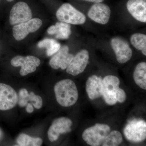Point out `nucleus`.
<instances>
[{
    "label": "nucleus",
    "instance_id": "obj_13",
    "mask_svg": "<svg viewBox=\"0 0 146 146\" xmlns=\"http://www.w3.org/2000/svg\"><path fill=\"white\" fill-rule=\"evenodd\" d=\"M68 46H63L52 57L49 61L50 67L54 70L60 68L61 70L67 69L74 58V56L69 53Z\"/></svg>",
    "mask_w": 146,
    "mask_h": 146
},
{
    "label": "nucleus",
    "instance_id": "obj_11",
    "mask_svg": "<svg viewBox=\"0 0 146 146\" xmlns=\"http://www.w3.org/2000/svg\"><path fill=\"white\" fill-rule=\"evenodd\" d=\"M111 45L119 63H126L131 58L132 50L128 43L124 39L121 37H114L111 39Z\"/></svg>",
    "mask_w": 146,
    "mask_h": 146
},
{
    "label": "nucleus",
    "instance_id": "obj_18",
    "mask_svg": "<svg viewBox=\"0 0 146 146\" xmlns=\"http://www.w3.org/2000/svg\"><path fill=\"white\" fill-rule=\"evenodd\" d=\"M135 83L141 89H146V63L141 62L136 66L133 72Z\"/></svg>",
    "mask_w": 146,
    "mask_h": 146
},
{
    "label": "nucleus",
    "instance_id": "obj_2",
    "mask_svg": "<svg viewBox=\"0 0 146 146\" xmlns=\"http://www.w3.org/2000/svg\"><path fill=\"white\" fill-rule=\"evenodd\" d=\"M57 20L60 22L74 25H80L86 22V16L70 4H63L56 13Z\"/></svg>",
    "mask_w": 146,
    "mask_h": 146
},
{
    "label": "nucleus",
    "instance_id": "obj_28",
    "mask_svg": "<svg viewBox=\"0 0 146 146\" xmlns=\"http://www.w3.org/2000/svg\"><path fill=\"white\" fill-rule=\"evenodd\" d=\"M6 1L9 2H12L13 1H14V0H6Z\"/></svg>",
    "mask_w": 146,
    "mask_h": 146
},
{
    "label": "nucleus",
    "instance_id": "obj_14",
    "mask_svg": "<svg viewBox=\"0 0 146 146\" xmlns=\"http://www.w3.org/2000/svg\"><path fill=\"white\" fill-rule=\"evenodd\" d=\"M111 14L110 8L106 5L96 3L89 9L88 16L93 21L99 24L105 25L108 23Z\"/></svg>",
    "mask_w": 146,
    "mask_h": 146
},
{
    "label": "nucleus",
    "instance_id": "obj_4",
    "mask_svg": "<svg viewBox=\"0 0 146 146\" xmlns=\"http://www.w3.org/2000/svg\"><path fill=\"white\" fill-rule=\"evenodd\" d=\"M128 140L138 143L145 141L146 138V123L143 120L133 119L129 122L124 130Z\"/></svg>",
    "mask_w": 146,
    "mask_h": 146
},
{
    "label": "nucleus",
    "instance_id": "obj_3",
    "mask_svg": "<svg viewBox=\"0 0 146 146\" xmlns=\"http://www.w3.org/2000/svg\"><path fill=\"white\" fill-rule=\"evenodd\" d=\"M110 131V128L107 125L97 123L84 131L82 134V138L90 145L100 146L102 145Z\"/></svg>",
    "mask_w": 146,
    "mask_h": 146
},
{
    "label": "nucleus",
    "instance_id": "obj_20",
    "mask_svg": "<svg viewBox=\"0 0 146 146\" xmlns=\"http://www.w3.org/2000/svg\"><path fill=\"white\" fill-rule=\"evenodd\" d=\"M16 142L21 146H40L43 143L41 138H33L25 133L20 134L16 139Z\"/></svg>",
    "mask_w": 146,
    "mask_h": 146
},
{
    "label": "nucleus",
    "instance_id": "obj_15",
    "mask_svg": "<svg viewBox=\"0 0 146 146\" xmlns=\"http://www.w3.org/2000/svg\"><path fill=\"white\" fill-rule=\"evenodd\" d=\"M127 8L137 21L146 23V0H129Z\"/></svg>",
    "mask_w": 146,
    "mask_h": 146
},
{
    "label": "nucleus",
    "instance_id": "obj_6",
    "mask_svg": "<svg viewBox=\"0 0 146 146\" xmlns=\"http://www.w3.org/2000/svg\"><path fill=\"white\" fill-rule=\"evenodd\" d=\"M32 12L28 5L25 2H18L10 11L9 24L11 25H15L25 23L32 19Z\"/></svg>",
    "mask_w": 146,
    "mask_h": 146
},
{
    "label": "nucleus",
    "instance_id": "obj_12",
    "mask_svg": "<svg viewBox=\"0 0 146 146\" xmlns=\"http://www.w3.org/2000/svg\"><path fill=\"white\" fill-rule=\"evenodd\" d=\"M89 52L82 50L74 56L73 60L66 69L68 74L74 76L78 75L83 72L89 63Z\"/></svg>",
    "mask_w": 146,
    "mask_h": 146
},
{
    "label": "nucleus",
    "instance_id": "obj_22",
    "mask_svg": "<svg viewBox=\"0 0 146 146\" xmlns=\"http://www.w3.org/2000/svg\"><path fill=\"white\" fill-rule=\"evenodd\" d=\"M18 98L24 99L27 102L28 101L31 102L32 104L36 109H40L43 105V100L42 98L40 96L35 95L33 92L29 94V96L26 98Z\"/></svg>",
    "mask_w": 146,
    "mask_h": 146
},
{
    "label": "nucleus",
    "instance_id": "obj_19",
    "mask_svg": "<svg viewBox=\"0 0 146 146\" xmlns=\"http://www.w3.org/2000/svg\"><path fill=\"white\" fill-rule=\"evenodd\" d=\"M131 43L136 49L146 55V35L142 33H134L131 36Z\"/></svg>",
    "mask_w": 146,
    "mask_h": 146
},
{
    "label": "nucleus",
    "instance_id": "obj_16",
    "mask_svg": "<svg viewBox=\"0 0 146 146\" xmlns=\"http://www.w3.org/2000/svg\"><path fill=\"white\" fill-rule=\"evenodd\" d=\"M86 93L91 100H94L102 96L103 79L101 77L91 76L86 84Z\"/></svg>",
    "mask_w": 146,
    "mask_h": 146
},
{
    "label": "nucleus",
    "instance_id": "obj_21",
    "mask_svg": "<svg viewBox=\"0 0 146 146\" xmlns=\"http://www.w3.org/2000/svg\"><path fill=\"white\" fill-rule=\"evenodd\" d=\"M123 141L121 134L118 131H113L108 133L102 144L103 146H119Z\"/></svg>",
    "mask_w": 146,
    "mask_h": 146
},
{
    "label": "nucleus",
    "instance_id": "obj_27",
    "mask_svg": "<svg viewBox=\"0 0 146 146\" xmlns=\"http://www.w3.org/2000/svg\"><path fill=\"white\" fill-rule=\"evenodd\" d=\"M82 1H86L90 2L95 3H99L102 2L104 0H82Z\"/></svg>",
    "mask_w": 146,
    "mask_h": 146
},
{
    "label": "nucleus",
    "instance_id": "obj_10",
    "mask_svg": "<svg viewBox=\"0 0 146 146\" xmlns=\"http://www.w3.org/2000/svg\"><path fill=\"white\" fill-rule=\"evenodd\" d=\"M72 121L67 117H63L56 119L49 128L48 136L51 142L56 141L60 134L70 132Z\"/></svg>",
    "mask_w": 146,
    "mask_h": 146
},
{
    "label": "nucleus",
    "instance_id": "obj_29",
    "mask_svg": "<svg viewBox=\"0 0 146 146\" xmlns=\"http://www.w3.org/2000/svg\"><path fill=\"white\" fill-rule=\"evenodd\" d=\"M1 130H0V136H1Z\"/></svg>",
    "mask_w": 146,
    "mask_h": 146
},
{
    "label": "nucleus",
    "instance_id": "obj_17",
    "mask_svg": "<svg viewBox=\"0 0 146 146\" xmlns=\"http://www.w3.org/2000/svg\"><path fill=\"white\" fill-rule=\"evenodd\" d=\"M47 32L51 35H56V38L57 39H68L72 33L71 25L70 24L59 21L55 25L50 27L47 30Z\"/></svg>",
    "mask_w": 146,
    "mask_h": 146
},
{
    "label": "nucleus",
    "instance_id": "obj_9",
    "mask_svg": "<svg viewBox=\"0 0 146 146\" xmlns=\"http://www.w3.org/2000/svg\"><path fill=\"white\" fill-rule=\"evenodd\" d=\"M18 101V96L15 90L9 85L0 83V110L12 109Z\"/></svg>",
    "mask_w": 146,
    "mask_h": 146
},
{
    "label": "nucleus",
    "instance_id": "obj_7",
    "mask_svg": "<svg viewBox=\"0 0 146 146\" xmlns=\"http://www.w3.org/2000/svg\"><path fill=\"white\" fill-rule=\"evenodd\" d=\"M42 23L41 19L33 18L25 23L15 25L12 29L13 37L17 41L23 40L30 33L37 31Z\"/></svg>",
    "mask_w": 146,
    "mask_h": 146
},
{
    "label": "nucleus",
    "instance_id": "obj_5",
    "mask_svg": "<svg viewBox=\"0 0 146 146\" xmlns=\"http://www.w3.org/2000/svg\"><path fill=\"white\" fill-rule=\"evenodd\" d=\"M40 64V59L33 56H17L11 60V64L13 67H21L20 74L23 76L34 72Z\"/></svg>",
    "mask_w": 146,
    "mask_h": 146
},
{
    "label": "nucleus",
    "instance_id": "obj_24",
    "mask_svg": "<svg viewBox=\"0 0 146 146\" xmlns=\"http://www.w3.org/2000/svg\"><path fill=\"white\" fill-rule=\"evenodd\" d=\"M115 96L117 102H119L120 103L124 102L126 99V95L125 92L119 87L116 92Z\"/></svg>",
    "mask_w": 146,
    "mask_h": 146
},
{
    "label": "nucleus",
    "instance_id": "obj_23",
    "mask_svg": "<svg viewBox=\"0 0 146 146\" xmlns=\"http://www.w3.org/2000/svg\"><path fill=\"white\" fill-rule=\"evenodd\" d=\"M56 42L54 39L46 38L40 41L37 44V46L39 48H46L48 50Z\"/></svg>",
    "mask_w": 146,
    "mask_h": 146
},
{
    "label": "nucleus",
    "instance_id": "obj_25",
    "mask_svg": "<svg viewBox=\"0 0 146 146\" xmlns=\"http://www.w3.org/2000/svg\"><path fill=\"white\" fill-rule=\"evenodd\" d=\"M60 44L59 43L56 42L49 49L47 50V55L48 56H51L52 55L55 54L59 50L60 48Z\"/></svg>",
    "mask_w": 146,
    "mask_h": 146
},
{
    "label": "nucleus",
    "instance_id": "obj_26",
    "mask_svg": "<svg viewBox=\"0 0 146 146\" xmlns=\"http://www.w3.org/2000/svg\"><path fill=\"white\" fill-rule=\"evenodd\" d=\"M26 111L29 113H31L34 111V108L33 105L28 103L26 106Z\"/></svg>",
    "mask_w": 146,
    "mask_h": 146
},
{
    "label": "nucleus",
    "instance_id": "obj_1",
    "mask_svg": "<svg viewBox=\"0 0 146 146\" xmlns=\"http://www.w3.org/2000/svg\"><path fill=\"white\" fill-rule=\"evenodd\" d=\"M54 91L57 102L63 107L72 106L78 100V90L71 80L64 79L57 82L54 86Z\"/></svg>",
    "mask_w": 146,
    "mask_h": 146
},
{
    "label": "nucleus",
    "instance_id": "obj_8",
    "mask_svg": "<svg viewBox=\"0 0 146 146\" xmlns=\"http://www.w3.org/2000/svg\"><path fill=\"white\" fill-rule=\"evenodd\" d=\"M119 84V80L115 76H107L103 79L102 96L108 104L114 105L117 102L115 95Z\"/></svg>",
    "mask_w": 146,
    "mask_h": 146
}]
</instances>
